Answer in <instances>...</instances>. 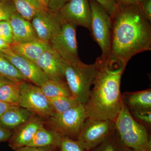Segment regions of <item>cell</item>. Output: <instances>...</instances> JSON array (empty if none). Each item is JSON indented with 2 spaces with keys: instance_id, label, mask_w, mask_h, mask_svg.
<instances>
[{
  "instance_id": "obj_1",
  "label": "cell",
  "mask_w": 151,
  "mask_h": 151,
  "mask_svg": "<svg viewBox=\"0 0 151 151\" xmlns=\"http://www.w3.org/2000/svg\"><path fill=\"white\" fill-rule=\"evenodd\" d=\"M112 19L109 58L127 65L135 55L151 50V22L138 5H119Z\"/></svg>"
},
{
  "instance_id": "obj_2",
  "label": "cell",
  "mask_w": 151,
  "mask_h": 151,
  "mask_svg": "<svg viewBox=\"0 0 151 151\" xmlns=\"http://www.w3.org/2000/svg\"><path fill=\"white\" fill-rule=\"evenodd\" d=\"M95 62L97 74L84 104L86 113L88 118L115 122L123 104L121 79L127 65L101 56Z\"/></svg>"
},
{
  "instance_id": "obj_3",
  "label": "cell",
  "mask_w": 151,
  "mask_h": 151,
  "mask_svg": "<svg viewBox=\"0 0 151 151\" xmlns=\"http://www.w3.org/2000/svg\"><path fill=\"white\" fill-rule=\"evenodd\" d=\"M60 65L72 97L78 103L86 104L97 74V63L87 64L79 59L66 60L61 58Z\"/></svg>"
},
{
  "instance_id": "obj_4",
  "label": "cell",
  "mask_w": 151,
  "mask_h": 151,
  "mask_svg": "<svg viewBox=\"0 0 151 151\" xmlns=\"http://www.w3.org/2000/svg\"><path fill=\"white\" fill-rule=\"evenodd\" d=\"M115 124L120 139L127 150L151 151V138L149 129L133 118L124 103Z\"/></svg>"
},
{
  "instance_id": "obj_5",
  "label": "cell",
  "mask_w": 151,
  "mask_h": 151,
  "mask_svg": "<svg viewBox=\"0 0 151 151\" xmlns=\"http://www.w3.org/2000/svg\"><path fill=\"white\" fill-rule=\"evenodd\" d=\"M92 12L91 29L92 37L100 46L101 56L108 59L111 54L112 19L110 15L94 0H89Z\"/></svg>"
},
{
  "instance_id": "obj_6",
  "label": "cell",
  "mask_w": 151,
  "mask_h": 151,
  "mask_svg": "<svg viewBox=\"0 0 151 151\" xmlns=\"http://www.w3.org/2000/svg\"><path fill=\"white\" fill-rule=\"evenodd\" d=\"M87 118L84 105L80 103L63 113H53L49 117V122L52 130L62 137L77 140Z\"/></svg>"
},
{
  "instance_id": "obj_7",
  "label": "cell",
  "mask_w": 151,
  "mask_h": 151,
  "mask_svg": "<svg viewBox=\"0 0 151 151\" xmlns=\"http://www.w3.org/2000/svg\"><path fill=\"white\" fill-rule=\"evenodd\" d=\"M21 98L19 106L43 118H49L54 113L49 100L40 86L27 81L19 83Z\"/></svg>"
},
{
  "instance_id": "obj_8",
  "label": "cell",
  "mask_w": 151,
  "mask_h": 151,
  "mask_svg": "<svg viewBox=\"0 0 151 151\" xmlns=\"http://www.w3.org/2000/svg\"><path fill=\"white\" fill-rule=\"evenodd\" d=\"M115 130L114 122L88 117L77 140L89 151L106 139Z\"/></svg>"
},
{
  "instance_id": "obj_9",
  "label": "cell",
  "mask_w": 151,
  "mask_h": 151,
  "mask_svg": "<svg viewBox=\"0 0 151 151\" xmlns=\"http://www.w3.org/2000/svg\"><path fill=\"white\" fill-rule=\"evenodd\" d=\"M76 27L71 24L63 22L60 30L50 41L49 45L51 48L63 59L75 60L79 59Z\"/></svg>"
},
{
  "instance_id": "obj_10",
  "label": "cell",
  "mask_w": 151,
  "mask_h": 151,
  "mask_svg": "<svg viewBox=\"0 0 151 151\" xmlns=\"http://www.w3.org/2000/svg\"><path fill=\"white\" fill-rule=\"evenodd\" d=\"M63 22L59 12L48 9L39 12L31 21L39 39L48 44L60 30Z\"/></svg>"
},
{
  "instance_id": "obj_11",
  "label": "cell",
  "mask_w": 151,
  "mask_h": 151,
  "mask_svg": "<svg viewBox=\"0 0 151 151\" xmlns=\"http://www.w3.org/2000/svg\"><path fill=\"white\" fill-rule=\"evenodd\" d=\"M59 13L63 21L90 31L92 12L89 0H70Z\"/></svg>"
},
{
  "instance_id": "obj_12",
  "label": "cell",
  "mask_w": 151,
  "mask_h": 151,
  "mask_svg": "<svg viewBox=\"0 0 151 151\" xmlns=\"http://www.w3.org/2000/svg\"><path fill=\"white\" fill-rule=\"evenodd\" d=\"M0 55L9 61L27 81L40 87L49 80L35 63L15 53L10 48L0 51Z\"/></svg>"
},
{
  "instance_id": "obj_13",
  "label": "cell",
  "mask_w": 151,
  "mask_h": 151,
  "mask_svg": "<svg viewBox=\"0 0 151 151\" xmlns=\"http://www.w3.org/2000/svg\"><path fill=\"white\" fill-rule=\"evenodd\" d=\"M60 61L59 55L50 46L44 52L35 63L50 80L65 81Z\"/></svg>"
},
{
  "instance_id": "obj_14",
  "label": "cell",
  "mask_w": 151,
  "mask_h": 151,
  "mask_svg": "<svg viewBox=\"0 0 151 151\" xmlns=\"http://www.w3.org/2000/svg\"><path fill=\"white\" fill-rule=\"evenodd\" d=\"M12 30L13 43H23L39 40L30 21L16 12L9 20Z\"/></svg>"
},
{
  "instance_id": "obj_15",
  "label": "cell",
  "mask_w": 151,
  "mask_h": 151,
  "mask_svg": "<svg viewBox=\"0 0 151 151\" xmlns=\"http://www.w3.org/2000/svg\"><path fill=\"white\" fill-rule=\"evenodd\" d=\"M43 124L40 119H29L13 134L9 140V146L15 150L27 146L37 130Z\"/></svg>"
},
{
  "instance_id": "obj_16",
  "label": "cell",
  "mask_w": 151,
  "mask_h": 151,
  "mask_svg": "<svg viewBox=\"0 0 151 151\" xmlns=\"http://www.w3.org/2000/svg\"><path fill=\"white\" fill-rule=\"evenodd\" d=\"M50 47L49 44L40 40L10 45L12 51L34 63Z\"/></svg>"
},
{
  "instance_id": "obj_17",
  "label": "cell",
  "mask_w": 151,
  "mask_h": 151,
  "mask_svg": "<svg viewBox=\"0 0 151 151\" xmlns=\"http://www.w3.org/2000/svg\"><path fill=\"white\" fill-rule=\"evenodd\" d=\"M123 103L130 112L151 111V88L141 91L125 92L122 94Z\"/></svg>"
},
{
  "instance_id": "obj_18",
  "label": "cell",
  "mask_w": 151,
  "mask_h": 151,
  "mask_svg": "<svg viewBox=\"0 0 151 151\" xmlns=\"http://www.w3.org/2000/svg\"><path fill=\"white\" fill-rule=\"evenodd\" d=\"M32 114L20 106H14L0 117V127L10 130L18 128L30 119Z\"/></svg>"
},
{
  "instance_id": "obj_19",
  "label": "cell",
  "mask_w": 151,
  "mask_h": 151,
  "mask_svg": "<svg viewBox=\"0 0 151 151\" xmlns=\"http://www.w3.org/2000/svg\"><path fill=\"white\" fill-rule=\"evenodd\" d=\"M62 136L52 130H47L42 125L37 130L31 141L27 146L42 147L58 148Z\"/></svg>"
},
{
  "instance_id": "obj_20",
  "label": "cell",
  "mask_w": 151,
  "mask_h": 151,
  "mask_svg": "<svg viewBox=\"0 0 151 151\" xmlns=\"http://www.w3.org/2000/svg\"><path fill=\"white\" fill-rule=\"evenodd\" d=\"M40 88L43 94L48 99L61 96H72L65 81L49 79L40 86Z\"/></svg>"
},
{
  "instance_id": "obj_21",
  "label": "cell",
  "mask_w": 151,
  "mask_h": 151,
  "mask_svg": "<svg viewBox=\"0 0 151 151\" xmlns=\"http://www.w3.org/2000/svg\"><path fill=\"white\" fill-rule=\"evenodd\" d=\"M17 12L30 21L33 17L44 8L39 0H12Z\"/></svg>"
},
{
  "instance_id": "obj_22",
  "label": "cell",
  "mask_w": 151,
  "mask_h": 151,
  "mask_svg": "<svg viewBox=\"0 0 151 151\" xmlns=\"http://www.w3.org/2000/svg\"><path fill=\"white\" fill-rule=\"evenodd\" d=\"M21 98L19 83L11 82L0 88V100L11 105L19 106Z\"/></svg>"
},
{
  "instance_id": "obj_23",
  "label": "cell",
  "mask_w": 151,
  "mask_h": 151,
  "mask_svg": "<svg viewBox=\"0 0 151 151\" xmlns=\"http://www.w3.org/2000/svg\"><path fill=\"white\" fill-rule=\"evenodd\" d=\"M0 77L15 83L27 81L15 67L5 58L0 55Z\"/></svg>"
},
{
  "instance_id": "obj_24",
  "label": "cell",
  "mask_w": 151,
  "mask_h": 151,
  "mask_svg": "<svg viewBox=\"0 0 151 151\" xmlns=\"http://www.w3.org/2000/svg\"><path fill=\"white\" fill-rule=\"evenodd\" d=\"M89 151H128V150L120 139L116 129L106 139Z\"/></svg>"
},
{
  "instance_id": "obj_25",
  "label": "cell",
  "mask_w": 151,
  "mask_h": 151,
  "mask_svg": "<svg viewBox=\"0 0 151 151\" xmlns=\"http://www.w3.org/2000/svg\"><path fill=\"white\" fill-rule=\"evenodd\" d=\"M48 99L54 113L57 114L63 113L80 104L72 96H61Z\"/></svg>"
},
{
  "instance_id": "obj_26",
  "label": "cell",
  "mask_w": 151,
  "mask_h": 151,
  "mask_svg": "<svg viewBox=\"0 0 151 151\" xmlns=\"http://www.w3.org/2000/svg\"><path fill=\"white\" fill-rule=\"evenodd\" d=\"M59 151H88L77 140L66 137H62Z\"/></svg>"
},
{
  "instance_id": "obj_27",
  "label": "cell",
  "mask_w": 151,
  "mask_h": 151,
  "mask_svg": "<svg viewBox=\"0 0 151 151\" xmlns=\"http://www.w3.org/2000/svg\"><path fill=\"white\" fill-rule=\"evenodd\" d=\"M16 12L12 0H4L0 2V22L9 21Z\"/></svg>"
},
{
  "instance_id": "obj_28",
  "label": "cell",
  "mask_w": 151,
  "mask_h": 151,
  "mask_svg": "<svg viewBox=\"0 0 151 151\" xmlns=\"http://www.w3.org/2000/svg\"><path fill=\"white\" fill-rule=\"evenodd\" d=\"M0 38L10 45L13 43L12 30L9 21L0 22Z\"/></svg>"
},
{
  "instance_id": "obj_29",
  "label": "cell",
  "mask_w": 151,
  "mask_h": 151,
  "mask_svg": "<svg viewBox=\"0 0 151 151\" xmlns=\"http://www.w3.org/2000/svg\"><path fill=\"white\" fill-rule=\"evenodd\" d=\"M135 120L146 127L150 128L151 125V110L135 111L130 112Z\"/></svg>"
},
{
  "instance_id": "obj_30",
  "label": "cell",
  "mask_w": 151,
  "mask_h": 151,
  "mask_svg": "<svg viewBox=\"0 0 151 151\" xmlns=\"http://www.w3.org/2000/svg\"><path fill=\"white\" fill-rule=\"evenodd\" d=\"M108 12L112 17L116 12L119 5L115 0H94Z\"/></svg>"
},
{
  "instance_id": "obj_31",
  "label": "cell",
  "mask_w": 151,
  "mask_h": 151,
  "mask_svg": "<svg viewBox=\"0 0 151 151\" xmlns=\"http://www.w3.org/2000/svg\"><path fill=\"white\" fill-rule=\"evenodd\" d=\"M70 0H49L47 8L50 10L58 12Z\"/></svg>"
},
{
  "instance_id": "obj_32",
  "label": "cell",
  "mask_w": 151,
  "mask_h": 151,
  "mask_svg": "<svg viewBox=\"0 0 151 151\" xmlns=\"http://www.w3.org/2000/svg\"><path fill=\"white\" fill-rule=\"evenodd\" d=\"M146 18L151 22V0H143L138 4Z\"/></svg>"
},
{
  "instance_id": "obj_33",
  "label": "cell",
  "mask_w": 151,
  "mask_h": 151,
  "mask_svg": "<svg viewBox=\"0 0 151 151\" xmlns=\"http://www.w3.org/2000/svg\"><path fill=\"white\" fill-rule=\"evenodd\" d=\"M58 148L42 147H32L25 146L20 148L14 151H57Z\"/></svg>"
},
{
  "instance_id": "obj_34",
  "label": "cell",
  "mask_w": 151,
  "mask_h": 151,
  "mask_svg": "<svg viewBox=\"0 0 151 151\" xmlns=\"http://www.w3.org/2000/svg\"><path fill=\"white\" fill-rule=\"evenodd\" d=\"M13 134L11 130L0 127V143L9 141Z\"/></svg>"
},
{
  "instance_id": "obj_35",
  "label": "cell",
  "mask_w": 151,
  "mask_h": 151,
  "mask_svg": "<svg viewBox=\"0 0 151 151\" xmlns=\"http://www.w3.org/2000/svg\"><path fill=\"white\" fill-rule=\"evenodd\" d=\"M118 5H138L143 0H115Z\"/></svg>"
},
{
  "instance_id": "obj_36",
  "label": "cell",
  "mask_w": 151,
  "mask_h": 151,
  "mask_svg": "<svg viewBox=\"0 0 151 151\" xmlns=\"http://www.w3.org/2000/svg\"><path fill=\"white\" fill-rule=\"evenodd\" d=\"M16 105H10L0 100V117L11 108Z\"/></svg>"
},
{
  "instance_id": "obj_37",
  "label": "cell",
  "mask_w": 151,
  "mask_h": 151,
  "mask_svg": "<svg viewBox=\"0 0 151 151\" xmlns=\"http://www.w3.org/2000/svg\"><path fill=\"white\" fill-rule=\"evenodd\" d=\"M0 47L1 48L2 50H4L8 49L10 48V45L6 43L2 39L0 38Z\"/></svg>"
},
{
  "instance_id": "obj_38",
  "label": "cell",
  "mask_w": 151,
  "mask_h": 151,
  "mask_svg": "<svg viewBox=\"0 0 151 151\" xmlns=\"http://www.w3.org/2000/svg\"><path fill=\"white\" fill-rule=\"evenodd\" d=\"M11 82H12V81H9V80L5 79V78L0 77V88L4 84H8V83Z\"/></svg>"
},
{
  "instance_id": "obj_39",
  "label": "cell",
  "mask_w": 151,
  "mask_h": 151,
  "mask_svg": "<svg viewBox=\"0 0 151 151\" xmlns=\"http://www.w3.org/2000/svg\"><path fill=\"white\" fill-rule=\"evenodd\" d=\"M39 1L40 2L41 4L43 7L45 9H48L47 4L46 1H45V0H39Z\"/></svg>"
},
{
  "instance_id": "obj_40",
  "label": "cell",
  "mask_w": 151,
  "mask_h": 151,
  "mask_svg": "<svg viewBox=\"0 0 151 151\" xmlns=\"http://www.w3.org/2000/svg\"><path fill=\"white\" fill-rule=\"evenodd\" d=\"M49 1V0H45V1H46V3L47 4V5H48Z\"/></svg>"
},
{
  "instance_id": "obj_41",
  "label": "cell",
  "mask_w": 151,
  "mask_h": 151,
  "mask_svg": "<svg viewBox=\"0 0 151 151\" xmlns=\"http://www.w3.org/2000/svg\"><path fill=\"white\" fill-rule=\"evenodd\" d=\"M4 1V0H0V2L2 1Z\"/></svg>"
},
{
  "instance_id": "obj_42",
  "label": "cell",
  "mask_w": 151,
  "mask_h": 151,
  "mask_svg": "<svg viewBox=\"0 0 151 151\" xmlns=\"http://www.w3.org/2000/svg\"><path fill=\"white\" fill-rule=\"evenodd\" d=\"M128 151H129V150H128Z\"/></svg>"
}]
</instances>
